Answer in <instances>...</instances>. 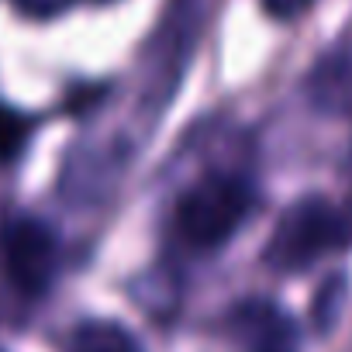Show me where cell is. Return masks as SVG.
Listing matches in <instances>:
<instances>
[{"instance_id":"8","label":"cell","mask_w":352,"mask_h":352,"mask_svg":"<svg viewBox=\"0 0 352 352\" xmlns=\"http://www.w3.org/2000/svg\"><path fill=\"white\" fill-rule=\"evenodd\" d=\"M14 18L28 21V25H52L59 18H66L73 8H80L83 0H4Z\"/></svg>"},{"instance_id":"5","label":"cell","mask_w":352,"mask_h":352,"mask_svg":"<svg viewBox=\"0 0 352 352\" xmlns=\"http://www.w3.org/2000/svg\"><path fill=\"white\" fill-rule=\"evenodd\" d=\"M304 97L311 100L314 111L338 118L352 128V21L311 63L304 76Z\"/></svg>"},{"instance_id":"2","label":"cell","mask_w":352,"mask_h":352,"mask_svg":"<svg viewBox=\"0 0 352 352\" xmlns=\"http://www.w3.org/2000/svg\"><path fill=\"white\" fill-rule=\"evenodd\" d=\"M349 249H352V197L331 201L324 194H304L294 204H287V211L276 218L263 249V263L280 276H294Z\"/></svg>"},{"instance_id":"11","label":"cell","mask_w":352,"mask_h":352,"mask_svg":"<svg viewBox=\"0 0 352 352\" xmlns=\"http://www.w3.org/2000/svg\"><path fill=\"white\" fill-rule=\"evenodd\" d=\"M83 4H114V0H83Z\"/></svg>"},{"instance_id":"4","label":"cell","mask_w":352,"mask_h":352,"mask_svg":"<svg viewBox=\"0 0 352 352\" xmlns=\"http://www.w3.org/2000/svg\"><path fill=\"white\" fill-rule=\"evenodd\" d=\"M235 352H304L300 321L276 297L249 294L232 300L218 321Z\"/></svg>"},{"instance_id":"6","label":"cell","mask_w":352,"mask_h":352,"mask_svg":"<svg viewBox=\"0 0 352 352\" xmlns=\"http://www.w3.org/2000/svg\"><path fill=\"white\" fill-rule=\"evenodd\" d=\"M59 352H145V345L118 318H80L66 328Z\"/></svg>"},{"instance_id":"9","label":"cell","mask_w":352,"mask_h":352,"mask_svg":"<svg viewBox=\"0 0 352 352\" xmlns=\"http://www.w3.org/2000/svg\"><path fill=\"white\" fill-rule=\"evenodd\" d=\"M345 294H349V280L345 276H331L318 297H314V324L318 328H331V321L338 318L342 304H345Z\"/></svg>"},{"instance_id":"7","label":"cell","mask_w":352,"mask_h":352,"mask_svg":"<svg viewBox=\"0 0 352 352\" xmlns=\"http://www.w3.org/2000/svg\"><path fill=\"white\" fill-rule=\"evenodd\" d=\"M38 128H42V114L0 94V169H14L28 155Z\"/></svg>"},{"instance_id":"1","label":"cell","mask_w":352,"mask_h":352,"mask_svg":"<svg viewBox=\"0 0 352 352\" xmlns=\"http://www.w3.org/2000/svg\"><path fill=\"white\" fill-rule=\"evenodd\" d=\"M259 208V180L249 162H211L169 204L166 239L173 252L197 263L225 252Z\"/></svg>"},{"instance_id":"3","label":"cell","mask_w":352,"mask_h":352,"mask_svg":"<svg viewBox=\"0 0 352 352\" xmlns=\"http://www.w3.org/2000/svg\"><path fill=\"white\" fill-rule=\"evenodd\" d=\"M66 266L69 245L56 221L28 208L0 218V280L18 300L42 304L52 297Z\"/></svg>"},{"instance_id":"12","label":"cell","mask_w":352,"mask_h":352,"mask_svg":"<svg viewBox=\"0 0 352 352\" xmlns=\"http://www.w3.org/2000/svg\"><path fill=\"white\" fill-rule=\"evenodd\" d=\"M0 352H4V349H0Z\"/></svg>"},{"instance_id":"10","label":"cell","mask_w":352,"mask_h":352,"mask_svg":"<svg viewBox=\"0 0 352 352\" xmlns=\"http://www.w3.org/2000/svg\"><path fill=\"white\" fill-rule=\"evenodd\" d=\"M263 4V11L273 18V21H280V25H287V21H297V18H304L318 0H259Z\"/></svg>"}]
</instances>
